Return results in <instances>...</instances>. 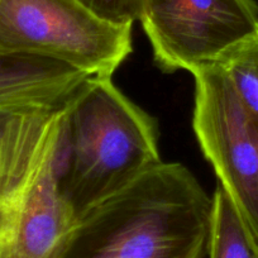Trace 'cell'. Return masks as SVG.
<instances>
[{
    "label": "cell",
    "instance_id": "7a4b0ae2",
    "mask_svg": "<svg viewBox=\"0 0 258 258\" xmlns=\"http://www.w3.org/2000/svg\"><path fill=\"white\" fill-rule=\"evenodd\" d=\"M69 103L0 133V258H58L78 222L61 190Z\"/></svg>",
    "mask_w": 258,
    "mask_h": 258
},
{
    "label": "cell",
    "instance_id": "9c48e42d",
    "mask_svg": "<svg viewBox=\"0 0 258 258\" xmlns=\"http://www.w3.org/2000/svg\"><path fill=\"white\" fill-rule=\"evenodd\" d=\"M213 63L229 79L244 108L258 120V31L225 49Z\"/></svg>",
    "mask_w": 258,
    "mask_h": 258
},
{
    "label": "cell",
    "instance_id": "5b68a950",
    "mask_svg": "<svg viewBox=\"0 0 258 258\" xmlns=\"http://www.w3.org/2000/svg\"><path fill=\"white\" fill-rule=\"evenodd\" d=\"M192 76L194 132L217 175L218 185L258 244V137L254 120L217 64L202 66Z\"/></svg>",
    "mask_w": 258,
    "mask_h": 258
},
{
    "label": "cell",
    "instance_id": "30bf717a",
    "mask_svg": "<svg viewBox=\"0 0 258 258\" xmlns=\"http://www.w3.org/2000/svg\"><path fill=\"white\" fill-rule=\"evenodd\" d=\"M99 18L118 26L140 21L141 0H78Z\"/></svg>",
    "mask_w": 258,
    "mask_h": 258
},
{
    "label": "cell",
    "instance_id": "7c38bea8",
    "mask_svg": "<svg viewBox=\"0 0 258 258\" xmlns=\"http://www.w3.org/2000/svg\"><path fill=\"white\" fill-rule=\"evenodd\" d=\"M254 120V119H253ZM254 124H255V132H257V137H258V120H254Z\"/></svg>",
    "mask_w": 258,
    "mask_h": 258
},
{
    "label": "cell",
    "instance_id": "3957f363",
    "mask_svg": "<svg viewBox=\"0 0 258 258\" xmlns=\"http://www.w3.org/2000/svg\"><path fill=\"white\" fill-rule=\"evenodd\" d=\"M161 162L157 121L111 78H90L69 103L61 190L76 218Z\"/></svg>",
    "mask_w": 258,
    "mask_h": 258
},
{
    "label": "cell",
    "instance_id": "8992f818",
    "mask_svg": "<svg viewBox=\"0 0 258 258\" xmlns=\"http://www.w3.org/2000/svg\"><path fill=\"white\" fill-rule=\"evenodd\" d=\"M140 22L161 70L192 74L258 31L254 0H141Z\"/></svg>",
    "mask_w": 258,
    "mask_h": 258
},
{
    "label": "cell",
    "instance_id": "277c9868",
    "mask_svg": "<svg viewBox=\"0 0 258 258\" xmlns=\"http://www.w3.org/2000/svg\"><path fill=\"white\" fill-rule=\"evenodd\" d=\"M0 53L54 59L111 78L132 53V26L110 23L78 0H0Z\"/></svg>",
    "mask_w": 258,
    "mask_h": 258
},
{
    "label": "cell",
    "instance_id": "52a82bcc",
    "mask_svg": "<svg viewBox=\"0 0 258 258\" xmlns=\"http://www.w3.org/2000/svg\"><path fill=\"white\" fill-rule=\"evenodd\" d=\"M90 78L54 59L0 53V114L16 115L63 106Z\"/></svg>",
    "mask_w": 258,
    "mask_h": 258
},
{
    "label": "cell",
    "instance_id": "8fae6325",
    "mask_svg": "<svg viewBox=\"0 0 258 258\" xmlns=\"http://www.w3.org/2000/svg\"><path fill=\"white\" fill-rule=\"evenodd\" d=\"M11 116L12 115H8V114H0V133H2L4 125H6V123L8 121V119L11 118Z\"/></svg>",
    "mask_w": 258,
    "mask_h": 258
},
{
    "label": "cell",
    "instance_id": "ba28073f",
    "mask_svg": "<svg viewBox=\"0 0 258 258\" xmlns=\"http://www.w3.org/2000/svg\"><path fill=\"white\" fill-rule=\"evenodd\" d=\"M207 258H258V244L240 222L225 191L217 186Z\"/></svg>",
    "mask_w": 258,
    "mask_h": 258
},
{
    "label": "cell",
    "instance_id": "6da1fadb",
    "mask_svg": "<svg viewBox=\"0 0 258 258\" xmlns=\"http://www.w3.org/2000/svg\"><path fill=\"white\" fill-rule=\"evenodd\" d=\"M213 198L161 161L81 217L58 258H207Z\"/></svg>",
    "mask_w": 258,
    "mask_h": 258
}]
</instances>
